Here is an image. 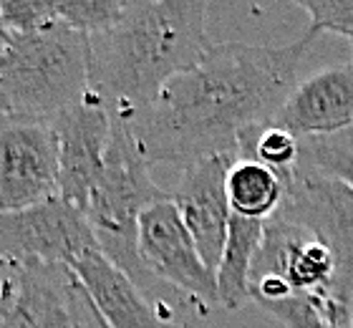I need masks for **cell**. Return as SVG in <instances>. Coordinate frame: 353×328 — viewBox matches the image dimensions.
<instances>
[{"mask_svg":"<svg viewBox=\"0 0 353 328\" xmlns=\"http://www.w3.org/2000/svg\"><path fill=\"white\" fill-rule=\"evenodd\" d=\"M308 28L278 48L212 44L207 56L162 88L157 102L132 119L149 164H190L214 154L237 152L245 131L275 122L295 91L298 71L313 41Z\"/></svg>","mask_w":353,"mask_h":328,"instance_id":"obj_1","label":"cell"},{"mask_svg":"<svg viewBox=\"0 0 353 328\" xmlns=\"http://www.w3.org/2000/svg\"><path fill=\"white\" fill-rule=\"evenodd\" d=\"M210 48L202 0H124L117 21L88 36V99L132 122Z\"/></svg>","mask_w":353,"mask_h":328,"instance_id":"obj_2","label":"cell"},{"mask_svg":"<svg viewBox=\"0 0 353 328\" xmlns=\"http://www.w3.org/2000/svg\"><path fill=\"white\" fill-rule=\"evenodd\" d=\"M88 99V36L51 23L0 53V122L48 124Z\"/></svg>","mask_w":353,"mask_h":328,"instance_id":"obj_3","label":"cell"},{"mask_svg":"<svg viewBox=\"0 0 353 328\" xmlns=\"http://www.w3.org/2000/svg\"><path fill=\"white\" fill-rule=\"evenodd\" d=\"M114 119L111 142L103 157V169L96 180L86 204V218L94 227L99 248L114 265L124 270L141 288L152 278L144 270L137 248L139 220L152 204L162 202L172 192L152 180L147 154L134 137L126 119Z\"/></svg>","mask_w":353,"mask_h":328,"instance_id":"obj_4","label":"cell"},{"mask_svg":"<svg viewBox=\"0 0 353 328\" xmlns=\"http://www.w3.org/2000/svg\"><path fill=\"white\" fill-rule=\"evenodd\" d=\"M91 250H101L86 212L63 197L21 212H0V262L10 268L43 262L71 265Z\"/></svg>","mask_w":353,"mask_h":328,"instance_id":"obj_5","label":"cell"},{"mask_svg":"<svg viewBox=\"0 0 353 328\" xmlns=\"http://www.w3.org/2000/svg\"><path fill=\"white\" fill-rule=\"evenodd\" d=\"M278 218L295 222L325 242L336 258L331 293L351 300L353 293V187L341 180L295 169L285 180V197Z\"/></svg>","mask_w":353,"mask_h":328,"instance_id":"obj_6","label":"cell"},{"mask_svg":"<svg viewBox=\"0 0 353 328\" xmlns=\"http://www.w3.org/2000/svg\"><path fill=\"white\" fill-rule=\"evenodd\" d=\"M10 283L13 300L0 328H109L71 265H18Z\"/></svg>","mask_w":353,"mask_h":328,"instance_id":"obj_7","label":"cell"},{"mask_svg":"<svg viewBox=\"0 0 353 328\" xmlns=\"http://www.w3.org/2000/svg\"><path fill=\"white\" fill-rule=\"evenodd\" d=\"M137 248L141 265L152 278L170 283L207 306L220 303L217 273L205 262L176 204L172 202V195L141 215Z\"/></svg>","mask_w":353,"mask_h":328,"instance_id":"obj_8","label":"cell"},{"mask_svg":"<svg viewBox=\"0 0 353 328\" xmlns=\"http://www.w3.org/2000/svg\"><path fill=\"white\" fill-rule=\"evenodd\" d=\"M61 197L59 137L48 124L0 122V212Z\"/></svg>","mask_w":353,"mask_h":328,"instance_id":"obj_9","label":"cell"},{"mask_svg":"<svg viewBox=\"0 0 353 328\" xmlns=\"http://www.w3.org/2000/svg\"><path fill=\"white\" fill-rule=\"evenodd\" d=\"M240 154H214L182 169V177L172 190V202L182 215L184 225L197 242L205 262L217 273L228 240L232 210L228 200V177Z\"/></svg>","mask_w":353,"mask_h":328,"instance_id":"obj_10","label":"cell"},{"mask_svg":"<svg viewBox=\"0 0 353 328\" xmlns=\"http://www.w3.org/2000/svg\"><path fill=\"white\" fill-rule=\"evenodd\" d=\"M59 137V190L66 202L86 212L88 197L103 169L114 119L101 104L86 102L53 122Z\"/></svg>","mask_w":353,"mask_h":328,"instance_id":"obj_11","label":"cell"},{"mask_svg":"<svg viewBox=\"0 0 353 328\" xmlns=\"http://www.w3.org/2000/svg\"><path fill=\"white\" fill-rule=\"evenodd\" d=\"M260 276L285 278L293 293L331 291L339 276L336 258L325 242L305 227L283 218L268 220L260 253L252 265L250 283Z\"/></svg>","mask_w":353,"mask_h":328,"instance_id":"obj_12","label":"cell"},{"mask_svg":"<svg viewBox=\"0 0 353 328\" xmlns=\"http://www.w3.org/2000/svg\"><path fill=\"white\" fill-rule=\"evenodd\" d=\"M71 268L109 328H182L170 311L152 303L144 296V288L134 283L101 250L81 255L71 262Z\"/></svg>","mask_w":353,"mask_h":328,"instance_id":"obj_13","label":"cell"},{"mask_svg":"<svg viewBox=\"0 0 353 328\" xmlns=\"http://www.w3.org/2000/svg\"><path fill=\"white\" fill-rule=\"evenodd\" d=\"M295 137H323L353 124V66H331L301 81L272 122Z\"/></svg>","mask_w":353,"mask_h":328,"instance_id":"obj_14","label":"cell"},{"mask_svg":"<svg viewBox=\"0 0 353 328\" xmlns=\"http://www.w3.org/2000/svg\"><path fill=\"white\" fill-rule=\"evenodd\" d=\"M265 225L260 220H245L232 215L228 227V240L217 268V296L220 306L235 311L250 300V276L255 258L265 238Z\"/></svg>","mask_w":353,"mask_h":328,"instance_id":"obj_15","label":"cell"},{"mask_svg":"<svg viewBox=\"0 0 353 328\" xmlns=\"http://www.w3.org/2000/svg\"><path fill=\"white\" fill-rule=\"evenodd\" d=\"M283 197H285V182L278 172L255 160L237 157L228 177V200L232 215L268 222L280 210Z\"/></svg>","mask_w":353,"mask_h":328,"instance_id":"obj_16","label":"cell"},{"mask_svg":"<svg viewBox=\"0 0 353 328\" xmlns=\"http://www.w3.org/2000/svg\"><path fill=\"white\" fill-rule=\"evenodd\" d=\"M285 328H353L351 300L331 291L290 293L288 298L260 306Z\"/></svg>","mask_w":353,"mask_h":328,"instance_id":"obj_17","label":"cell"},{"mask_svg":"<svg viewBox=\"0 0 353 328\" xmlns=\"http://www.w3.org/2000/svg\"><path fill=\"white\" fill-rule=\"evenodd\" d=\"M295 169L341 180L353 187V124L323 137H303Z\"/></svg>","mask_w":353,"mask_h":328,"instance_id":"obj_18","label":"cell"},{"mask_svg":"<svg viewBox=\"0 0 353 328\" xmlns=\"http://www.w3.org/2000/svg\"><path fill=\"white\" fill-rule=\"evenodd\" d=\"M121 3L124 0H56L59 23H66L83 36H94L117 21Z\"/></svg>","mask_w":353,"mask_h":328,"instance_id":"obj_19","label":"cell"},{"mask_svg":"<svg viewBox=\"0 0 353 328\" xmlns=\"http://www.w3.org/2000/svg\"><path fill=\"white\" fill-rule=\"evenodd\" d=\"M0 15L10 33H26L59 23L56 0H0Z\"/></svg>","mask_w":353,"mask_h":328,"instance_id":"obj_20","label":"cell"},{"mask_svg":"<svg viewBox=\"0 0 353 328\" xmlns=\"http://www.w3.org/2000/svg\"><path fill=\"white\" fill-rule=\"evenodd\" d=\"M295 6L308 13V28L331 30L353 44V0H295Z\"/></svg>","mask_w":353,"mask_h":328,"instance_id":"obj_21","label":"cell"},{"mask_svg":"<svg viewBox=\"0 0 353 328\" xmlns=\"http://www.w3.org/2000/svg\"><path fill=\"white\" fill-rule=\"evenodd\" d=\"M10 300H13V283H10V276H8L0 283V323L6 318L8 308H10Z\"/></svg>","mask_w":353,"mask_h":328,"instance_id":"obj_22","label":"cell"},{"mask_svg":"<svg viewBox=\"0 0 353 328\" xmlns=\"http://www.w3.org/2000/svg\"><path fill=\"white\" fill-rule=\"evenodd\" d=\"M10 36H13V33H10V28L6 26V21H3V15H0V53L6 51V46L10 44Z\"/></svg>","mask_w":353,"mask_h":328,"instance_id":"obj_23","label":"cell"},{"mask_svg":"<svg viewBox=\"0 0 353 328\" xmlns=\"http://www.w3.org/2000/svg\"><path fill=\"white\" fill-rule=\"evenodd\" d=\"M351 66H353V44H351Z\"/></svg>","mask_w":353,"mask_h":328,"instance_id":"obj_24","label":"cell"},{"mask_svg":"<svg viewBox=\"0 0 353 328\" xmlns=\"http://www.w3.org/2000/svg\"><path fill=\"white\" fill-rule=\"evenodd\" d=\"M351 313H353V293H351Z\"/></svg>","mask_w":353,"mask_h":328,"instance_id":"obj_25","label":"cell"}]
</instances>
